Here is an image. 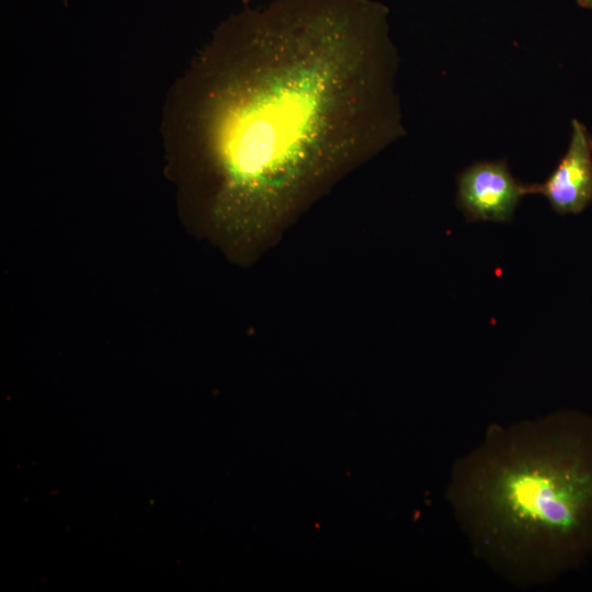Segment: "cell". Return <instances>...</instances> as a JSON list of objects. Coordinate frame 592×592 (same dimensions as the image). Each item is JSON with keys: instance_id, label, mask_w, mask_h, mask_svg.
I'll return each instance as SVG.
<instances>
[{"instance_id": "cell-6", "label": "cell", "mask_w": 592, "mask_h": 592, "mask_svg": "<svg viewBox=\"0 0 592 592\" xmlns=\"http://www.w3.org/2000/svg\"><path fill=\"white\" fill-rule=\"evenodd\" d=\"M244 4H247L250 0H241Z\"/></svg>"}, {"instance_id": "cell-4", "label": "cell", "mask_w": 592, "mask_h": 592, "mask_svg": "<svg viewBox=\"0 0 592 592\" xmlns=\"http://www.w3.org/2000/svg\"><path fill=\"white\" fill-rule=\"evenodd\" d=\"M530 190L561 216L578 215L592 204V136L580 121H572L569 146L554 171Z\"/></svg>"}, {"instance_id": "cell-1", "label": "cell", "mask_w": 592, "mask_h": 592, "mask_svg": "<svg viewBox=\"0 0 592 592\" xmlns=\"http://www.w3.org/2000/svg\"><path fill=\"white\" fill-rule=\"evenodd\" d=\"M388 9L273 0L232 14L173 86L163 136L225 232H267L403 134Z\"/></svg>"}, {"instance_id": "cell-5", "label": "cell", "mask_w": 592, "mask_h": 592, "mask_svg": "<svg viewBox=\"0 0 592 592\" xmlns=\"http://www.w3.org/2000/svg\"><path fill=\"white\" fill-rule=\"evenodd\" d=\"M577 3L582 8L592 10V0H577Z\"/></svg>"}, {"instance_id": "cell-2", "label": "cell", "mask_w": 592, "mask_h": 592, "mask_svg": "<svg viewBox=\"0 0 592 592\" xmlns=\"http://www.w3.org/2000/svg\"><path fill=\"white\" fill-rule=\"evenodd\" d=\"M446 498L473 554L517 588L592 558V415L492 424L453 464Z\"/></svg>"}, {"instance_id": "cell-3", "label": "cell", "mask_w": 592, "mask_h": 592, "mask_svg": "<svg viewBox=\"0 0 592 592\" xmlns=\"http://www.w3.org/2000/svg\"><path fill=\"white\" fill-rule=\"evenodd\" d=\"M531 183L516 179L506 159L477 161L457 175L456 206L466 223H511Z\"/></svg>"}]
</instances>
